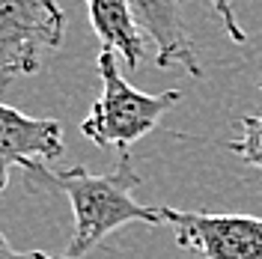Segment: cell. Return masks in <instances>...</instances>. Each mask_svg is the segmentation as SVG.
<instances>
[{
	"mask_svg": "<svg viewBox=\"0 0 262 259\" xmlns=\"http://www.w3.org/2000/svg\"><path fill=\"white\" fill-rule=\"evenodd\" d=\"M66 12L57 0H0V83L36 75L42 54L63 45Z\"/></svg>",
	"mask_w": 262,
	"mask_h": 259,
	"instance_id": "3957f363",
	"label": "cell"
},
{
	"mask_svg": "<svg viewBox=\"0 0 262 259\" xmlns=\"http://www.w3.org/2000/svg\"><path fill=\"white\" fill-rule=\"evenodd\" d=\"M24 170V188L30 194H63L72 203L75 232L66 247V259H83L125 224H164V211L134 200L140 176L131 164L128 149H119L114 173L96 176L83 164L69 170H51L45 161H30Z\"/></svg>",
	"mask_w": 262,
	"mask_h": 259,
	"instance_id": "6da1fadb",
	"label": "cell"
},
{
	"mask_svg": "<svg viewBox=\"0 0 262 259\" xmlns=\"http://www.w3.org/2000/svg\"><path fill=\"white\" fill-rule=\"evenodd\" d=\"M259 90H262V81H259Z\"/></svg>",
	"mask_w": 262,
	"mask_h": 259,
	"instance_id": "8fae6325",
	"label": "cell"
},
{
	"mask_svg": "<svg viewBox=\"0 0 262 259\" xmlns=\"http://www.w3.org/2000/svg\"><path fill=\"white\" fill-rule=\"evenodd\" d=\"M164 224L176 232V244L203 259H262V218L253 214H212V211L167 209Z\"/></svg>",
	"mask_w": 262,
	"mask_h": 259,
	"instance_id": "277c9868",
	"label": "cell"
},
{
	"mask_svg": "<svg viewBox=\"0 0 262 259\" xmlns=\"http://www.w3.org/2000/svg\"><path fill=\"white\" fill-rule=\"evenodd\" d=\"M137 27L155 42V63L161 69L185 66L188 75L203 78L200 60L194 54V39L182 21L179 0H128Z\"/></svg>",
	"mask_w": 262,
	"mask_h": 259,
	"instance_id": "8992f818",
	"label": "cell"
},
{
	"mask_svg": "<svg viewBox=\"0 0 262 259\" xmlns=\"http://www.w3.org/2000/svg\"><path fill=\"white\" fill-rule=\"evenodd\" d=\"M63 152V125L57 119H39L0 101V191L9 185L12 167L54 161Z\"/></svg>",
	"mask_w": 262,
	"mask_h": 259,
	"instance_id": "5b68a950",
	"label": "cell"
},
{
	"mask_svg": "<svg viewBox=\"0 0 262 259\" xmlns=\"http://www.w3.org/2000/svg\"><path fill=\"white\" fill-rule=\"evenodd\" d=\"M235 125L245 131V137L235 140V143H229V152H235L245 164L262 167V114L259 116H242Z\"/></svg>",
	"mask_w": 262,
	"mask_h": 259,
	"instance_id": "ba28073f",
	"label": "cell"
},
{
	"mask_svg": "<svg viewBox=\"0 0 262 259\" xmlns=\"http://www.w3.org/2000/svg\"><path fill=\"white\" fill-rule=\"evenodd\" d=\"M214 6V12L221 15V24L227 27V33H229V39L232 42H238V45H245V36L247 33L242 30V24L235 21V9H232V0H209Z\"/></svg>",
	"mask_w": 262,
	"mask_h": 259,
	"instance_id": "9c48e42d",
	"label": "cell"
},
{
	"mask_svg": "<svg viewBox=\"0 0 262 259\" xmlns=\"http://www.w3.org/2000/svg\"><path fill=\"white\" fill-rule=\"evenodd\" d=\"M0 259H66V256H48V253H42V250H15L12 244L6 242V235L0 232Z\"/></svg>",
	"mask_w": 262,
	"mask_h": 259,
	"instance_id": "30bf717a",
	"label": "cell"
},
{
	"mask_svg": "<svg viewBox=\"0 0 262 259\" xmlns=\"http://www.w3.org/2000/svg\"><path fill=\"white\" fill-rule=\"evenodd\" d=\"M98 78H101V93L90 116L83 119L81 131L93 140L96 146H116V149H128L134 140H140L143 134L155 128L161 122V116L182 101L179 90H167V93H140L134 90L116 66V51L101 48L98 51Z\"/></svg>",
	"mask_w": 262,
	"mask_h": 259,
	"instance_id": "7a4b0ae2",
	"label": "cell"
},
{
	"mask_svg": "<svg viewBox=\"0 0 262 259\" xmlns=\"http://www.w3.org/2000/svg\"><path fill=\"white\" fill-rule=\"evenodd\" d=\"M83 3L101 48L116 51L125 60V69H137L146 48V36L131 15L128 0H83Z\"/></svg>",
	"mask_w": 262,
	"mask_h": 259,
	"instance_id": "52a82bcc",
	"label": "cell"
}]
</instances>
